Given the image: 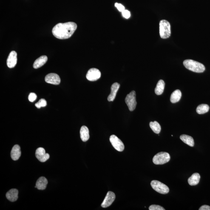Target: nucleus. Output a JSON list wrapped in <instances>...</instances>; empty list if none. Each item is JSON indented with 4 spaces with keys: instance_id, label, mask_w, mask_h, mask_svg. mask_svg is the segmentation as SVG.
I'll return each instance as SVG.
<instances>
[{
    "instance_id": "f257e3e1",
    "label": "nucleus",
    "mask_w": 210,
    "mask_h": 210,
    "mask_svg": "<svg viewBox=\"0 0 210 210\" xmlns=\"http://www.w3.org/2000/svg\"><path fill=\"white\" fill-rule=\"evenodd\" d=\"M77 28V24L73 22L59 23L52 29V34L58 39H67L73 34Z\"/></svg>"
},
{
    "instance_id": "f03ea898",
    "label": "nucleus",
    "mask_w": 210,
    "mask_h": 210,
    "mask_svg": "<svg viewBox=\"0 0 210 210\" xmlns=\"http://www.w3.org/2000/svg\"><path fill=\"white\" fill-rule=\"evenodd\" d=\"M183 65L188 70L197 73H202L205 70V66L203 64L194 60H185Z\"/></svg>"
},
{
    "instance_id": "7ed1b4c3",
    "label": "nucleus",
    "mask_w": 210,
    "mask_h": 210,
    "mask_svg": "<svg viewBox=\"0 0 210 210\" xmlns=\"http://www.w3.org/2000/svg\"><path fill=\"white\" fill-rule=\"evenodd\" d=\"M160 34L162 38L167 39L171 34V25L169 21L162 20L160 22Z\"/></svg>"
},
{
    "instance_id": "20e7f679",
    "label": "nucleus",
    "mask_w": 210,
    "mask_h": 210,
    "mask_svg": "<svg viewBox=\"0 0 210 210\" xmlns=\"http://www.w3.org/2000/svg\"><path fill=\"white\" fill-rule=\"evenodd\" d=\"M170 159V156L168 153L161 152L154 156L153 161L156 165H163L168 162Z\"/></svg>"
},
{
    "instance_id": "39448f33",
    "label": "nucleus",
    "mask_w": 210,
    "mask_h": 210,
    "mask_svg": "<svg viewBox=\"0 0 210 210\" xmlns=\"http://www.w3.org/2000/svg\"><path fill=\"white\" fill-rule=\"evenodd\" d=\"M151 185L154 190L160 194H166L169 192V189L168 187L158 180H152Z\"/></svg>"
},
{
    "instance_id": "423d86ee",
    "label": "nucleus",
    "mask_w": 210,
    "mask_h": 210,
    "mask_svg": "<svg viewBox=\"0 0 210 210\" xmlns=\"http://www.w3.org/2000/svg\"><path fill=\"white\" fill-rule=\"evenodd\" d=\"M125 101L129 107V110L130 112H132L135 110L137 103L136 99L135 91H132L128 94L125 99Z\"/></svg>"
},
{
    "instance_id": "0eeeda50",
    "label": "nucleus",
    "mask_w": 210,
    "mask_h": 210,
    "mask_svg": "<svg viewBox=\"0 0 210 210\" xmlns=\"http://www.w3.org/2000/svg\"><path fill=\"white\" fill-rule=\"evenodd\" d=\"M110 141L112 146L116 150L121 152L124 150V145L121 140L115 135H112L110 137Z\"/></svg>"
},
{
    "instance_id": "6e6552de",
    "label": "nucleus",
    "mask_w": 210,
    "mask_h": 210,
    "mask_svg": "<svg viewBox=\"0 0 210 210\" xmlns=\"http://www.w3.org/2000/svg\"><path fill=\"white\" fill-rule=\"evenodd\" d=\"M100 77L101 72L98 69L96 68L89 69L86 75L87 79L91 81H97L100 78Z\"/></svg>"
},
{
    "instance_id": "1a4fd4ad",
    "label": "nucleus",
    "mask_w": 210,
    "mask_h": 210,
    "mask_svg": "<svg viewBox=\"0 0 210 210\" xmlns=\"http://www.w3.org/2000/svg\"><path fill=\"white\" fill-rule=\"evenodd\" d=\"M35 156L37 158L42 162H44L49 158V154L46 153L45 150L43 148H39L36 149Z\"/></svg>"
},
{
    "instance_id": "9d476101",
    "label": "nucleus",
    "mask_w": 210,
    "mask_h": 210,
    "mask_svg": "<svg viewBox=\"0 0 210 210\" xmlns=\"http://www.w3.org/2000/svg\"><path fill=\"white\" fill-rule=\"evenodd\" d=\"M45 80L46 83L54 85L59 84L61 82L59 75L55 73L48 74L45 78Z\"/></svg>"
},
{
    "instance_id": "9b49d317",
    "label": "nucleus",
    "mask_w": 210,
    "mask_h": 210,
    "mask_svg": "<svg viewBox=\"0 0 210 210\" xmlns=\"http://www.w3.org/2000/svg\"><path fill=\"white\" fill-rule=\"evenodd\" d=\"M115 194L113 192L108 191L101 204V206L103 208H106L110 206L115 201Z\"/></svg>"
},
{
    "instance_id": "f8f14e48",
    "label": "nucleus",
    "mask_w": 210,
    "mask_h": 210,
    "mask_svg": "<svg viewBox=\"0 0 210 210\" xmlns=\"http://www.w3.org/2000/svg\"><path fill=\"white\" fill-rule=\"evenodd\" d=\"M17 54L15 51H13L10 52L7 60V67L10 68L14 67L17 62Z\"/></svg>"
},
{
    "instance_id": "ddd939ff",
    "label": "nucleus",
    "mask_w": 210,
    "mask_h": 210,
    "mask_svg": "<svg viewBox=\"0 0 210 210\" xmlns=\"http://www.w3.org/2000/svg\"><path fill=\"white\" fill-rule=\"evenodd\" d=\"M120 87V84L118 83H113L111 86V93L107 98L109 102L113 101L116 96L117 92Z\"/></svg>"
},
{
    "instance_id": "4468645a",
    "label": "nucleus",
    "mask_w": 210,
    "mask_h": 210,
    "mask_svg": "<svg viewBox=\"0 0 210 210\" xmlns=\"http://www.w3.org/2000/svg\"><path fill=\"white\" fill-rule=\"evenodd\" d=\"M21 155V147L18 145H15L12 148L11 156L12 159L15 161L19 159Z\"/></svg>"
},
{
    "instance_id": "2eb2a0df",
    "label": "nucleus",
    "mask_w": 210,
    "mask_h": 210,
    "mask_svg": "<svg viewBox=\"0 0 210 210\" xmlns=\"http://www.w3.org/2000/svg\"><path fill=\"white\" fill-rule=\"evenodd\" d=\"M48 180L45 177H41L37 180L36 183V186L35 188L39 190H43L46 189L48 184Z\"/></svg>"
},
{
    "instance_id": "dca6fc26",
    "label": "nucleus",
    "mask_w": 210,
    "mask_h": 210,
    "mask_svg": "<svg viewBox=\"0 0 210 210\" xmlns=\"http://www.w3.org/2000/svg\"><path fill=\"white\" fill-rule=\"evenodd\" d=\"M18 191L16 189H10L6 194L7 199L11 202L16 201L18 199Z\"/></svg>"
},
{
    "instance_id": "f3484780",
    "label": "nucleus",
    "mask_w": 210,
    "mask_h": 210,
    "mask_svg": "<svg viewBox=\"0 0 210 210\" xmlns=\"http://www.w3.org/2000/svg\"><path fill=\"white\" fill-rule=\"evenodd\" d=\"M47 61L48 57L46 55H43V56L40 57L35 60L33 64L34 68L37 69L41 67L46 64Z\"/></svg>"
},
{
    "instance_id": "a211bd4d",
    "label": "nucleus",
    "mask_w": 210,
    "mask_h": 210,
    "mask_svg": "<svg viewBox=\"0 0 210 210\" xmlns=\"http://www.w3.org/2000/svg\"><path fill=\"white\" fill-rule=\"evenodd\" d=\"M80 137L83 142L87 141L89 138V131L86 126H82L80 131Z\"/></svg>"
},
{
    "instance_id": "6ab92c4d",
    "label": "nucleus",
    "mask_w": 210,
    "mask_h": 210,
    "mask_svg": "<svg viewBox=\"0 0 210 210\" xmlns=\"http://www.w3.org/2000/svg\"><path fill=\"white\" fill-rule=\"evenodd\" d=\"M200 178V175L199 173H195L193 174L192 176L188 179V183L191 186H195L199 183Z\"/></svg>"
},
{
    "instance_id": "aec40b11",
    "label": "nucleus",
    "mask_w": 210,
    "mask_h": 210,
    "mask_svg": "<svg viewBox=\"0 0 210 210\" xmlns=\"http://www.w3.org/2000/svg\"><path fill=\"white\" fill-rule=\"evenodd\" d=\"M182 95L181 92L179 89H176L171 94L170 100L172 103H176L180 101Z\"/></svg>"
},
{
    "instance_id": "412c9836",
    "label": "nucleus",
    "mask_w": 210,
    "mask_h": 210,
    "mask_svg": "<svg viewBox=\"0 0 210 210\" xmlns=\"http://www.w3.org/2000/svg\"><path fill=\"white\" fill-rule=\"evenodd\" d=\"M165 86V83L163 80H160L158 81L155 89V93L156 95H159L163 94L164 91Z\"/></svg>"
},
{
    "instance_id": "4be33fe9",
    "label": "nucleus",
    "mask_w": 210,
    "mask_h": 210,
    "mask_svg": "<svg viewBox=\"0 0 210 210\" xmlns=\"http://www.w3.org/2000/svg\"><path fill=\"white\" fill-rule=\"evenodd\" d=\"M180 138L184 143L188 146L193 147L194 145V139L190 136L186 135H182L180 136Z\"/></svg>"
},
{
    "instance_id": "5701e85b",
    "label": "nucleus",
    "mask_w": 210,
    "mask_h": 210,
    "mask_svg": "<svg viewBox=\"0 0 210 210\" xmlns=\"http://www.w3.org/2000/svg\"><path fill=\"white\" fill-rule=\"evenodd\" d=\"M209 107L208 105L202 104L198 106L196 111L197 113L200 115L203 114L208 112L209 111Z\"/></svg>"
},
{
    "instance_id": "b1692460",
    "label": "nucleus",
    "mask_w": 210,
    "mask_h": 210,
    "mask_svg": "<svg viewBox=\"0 0 210 210\" xmlns=\"http://www.w3.org/2000/svg\"><path fill=\"white\" fill-rule=\"evenodd\" d=\"M149 126L154 132L157 134L160 133L161 131V128L159 123L156 121L151 122L149 123Z\"/></svg>"
},
{
    "instance_id": "393cba45",
    "label": "nucleus",
    "mask_w": 210,
    "mask_h": 210,
    "mask_svg": "<svg viewBox=\"0 0 210 210\" xmlns=\"http://www.w3.org/2000/svg\"><path fill=\"white\" fill-rule=\"evenodd\" d=\"M47 105V102L44 99L42 98L39 100V101L35 103V106L38 109L41 107H44Z\"/></svg>"
},
{
    "instance_id": "a878e982",
    "label": "nucleus",
    "mask_w": 210,
    "mask_h": 210,
    "mask_svg": "<svg viewBox=\"0 0 210 210\" xmlns=\"http://www.w3.org/2000/svg\"><path fill=\"white\" fill-rule=\"evenodd\" d=\"M149 210H165L164 208L158 205H152L149 206Z\"/></svg>"
},
{
    "instance_id": "bb28decb",
    "label": "nucleus",
    "mask_w": 210,
    "mask_h": 210,
    "mask_svg": "<svg viewBox=\"0 0 210 210\" xmlns=\"http://www.w3.org/2000/svg\"><path fill=\"white\" fill-rule=\"evenodd\" d=\"M37 95L34 93H31L29 96V100L31 102H33L37 98Z\"/></svg>"
},
{
    "instance_id": "cd10ccee",
    "label": "nucleus",
    "mask_w": 210,
    "mask_h": 210,
    "mask_svg": "<svg viewBox=\"0 0 210 210\" xmlns=\"http://www.w3.org/2000/svg\"><path fill=\"white\" fill-rule=\"evenodd\" d=\"M122 14L123 16L126 19H128L131 16L130 12L127 10H124L122 12Z\"/></svg>"
},
{
    "instance_id": "c85d7f7f",
    "label": "nucleus",
    "mask_w": 210,
    "mask_h": 210,
    "mask_svg": "<svg viewBox=\"0 0 210 210\" xmlns=\"http://www.w3.org/2000/svg\"><path fill=\"white\" fill-rule=\"evenodd\" d=\"M115 7H116L119 11L120 12H122L125 10V7L121 4L118 3H116L115 4Z\"/></svg>"
},
{
    "instance_id": "c756f323",
    "label": "nucleus",
    "mask_w": 210,
    "mask_h": 210,
    "mask_svg": "<svg viewBox=\"0 0 210 210\" xmlns=\"http://www.w3.org/2000/svg\"><path fill=\"white\" fill-rule=\"evenodd\" d=\"M199 210H210V206L208 205H203L201 207Z\"/></svg>"
}]
</instances>
